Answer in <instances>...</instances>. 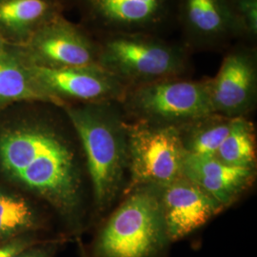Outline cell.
<instances>
[{
  "label": "cell",
  "mask_w": 257,
  "mask_h": 257,
  "mask_svg": "<svg viewBox=\"0 0 257 257\" xmlns=\"http://www.w3.org/2000/svg\"><path fill=\"white\" fill-rule=\"evenodd\" d=\"M21 101L53 104L37 86L21 48L6 44L0 52V109Z\"/></svg>",
  "instance_id": "15"
},
{
  "label": "cell",
  "mask_w": 257,
  "mask_h": 257,
  "mask_svg": "<svg viewBox=\"0 0 257 257\" xmlns=\"http://www.w3.org/2000/svg\"><path fill=\"white\" fill-rule=\"evenodd\" d=\"M213 113L247 117L257 100V48L240 41L230 47L219 71L211 78Z\"/></svg>",
  "instance_id": "10"
},
{
  "label": "cell",
  "mask_w": 257,
  "mask_h": 257,
  "mask_svg": "<svg viewBox=\"0 0 257 257\" xmlns=\"http://www.w3.org/2000/svg\"><path fill=\"white\" fill-rule=\"evenodd\" d=\"M65 7L64 0H0V37L8 45L24 46Z\"/></svg>",
  "instance_id": "14"
},
{
  "label": "cell",
  "mask_w": 257,
  "mask_h": 257,
  "mask_svg": "<svg viewBox=\"0 0 257 257\" xmlns=\"http://www.w3.org/2000/svg\"><path fill=\"white\" fill-rule=\"evenodd\" d=\"M176 28L192 54L221 51L240 40L226 0H179Z\"/></svg>",
  "instance_id": "11"
},
{
  "label": "cell",
  "mask_w": 257,
  "mask_h": 257,
  "mask_svg": "<svg viewBox=\"0 0 257 257\" xmlns=\"http://www.w3.org/2000/svg\"><path fill=\"white\" fill-rule=\"evenodd\" d=\"M182 175L198 185L224 210L252 186L255 169L226 165L213 156L187 155Z\"/></svg>",
  "instance_id": "13"
},
{
  "label": "cell",
  "mask_w": 257,
  "mask_h": 257,
  "mask_svg": "<svg viewBox=\"0 0 257 257\" xmlns=\"http://www.w3.org/2000/svg\"><path fill=\"white\" fill-rule=\"evenodd\" d=\"M126 198L96 232L89 257H164L169 237L160 188L140 187Z\"/></svg>",
  "instance_id": "3"
},
{
  "label": "cell",
  "mask_w": 257,
  "mask_h": 257,
  "mask_svg": "<svg viewBox=\"0 0 257 257\" xmlns=\"http://www.w3.org/2000/svg\"><path fill=\"white\" fill-rule=\"evenodd\" d=\"M98 65L127 88L158 80L185 77L192 68V53L183 44L149 34H118L97 37Z\"/></svg>",
  "instance_id": "4"
},
{
  "label": "cell",
  "mask_w": 257,
  "mask_h": 257,
  "mask_svg": "<svg viewBox=\"0 0 257 257\" xmlns=\"http://www.w3.org/2000/svg\"><path fill=\"white\" fill-rule=\"evenodd\" d=\"M61 244V239H48L44 242L24 249L14 257H55Z\"/></svg>",
  "instance_id": "21"
},
{
  "label": "cell",
  "mask_w": 257,
  "mask_h": 257,
  "mask_svg": "<svg viewBox=\"0 0 257 257\" xmlns=\"http://www.w3.org/2000/svg\"><path fill=\"white\" fill-rule=\"evenodd\" d=\"M62 109L81 141L98 211L124 191L128 172L126 115L118 101L66 104Z\"/></svg>",
  "instance_id": "2"
},
{
  "label": "cell",
  "mask_w": 257,
  "mask_h": 257,
  "mask_svg": "<svg viewBox=\"0 0 257 257\" xmlns=\"http://www.w3.org/2000/svg\"><path fill=\"white\" fill-rule=\"evenodd\" d=\"M119 103L131 119L179 127L213 113L211 78L174 77L130 87Z\"/></svg>",
  "instance_id": "5"
},
{
  "label": "cell",
  "mask_w": 257,
  "mask_h": 257,
  "mask_svg": "<svg viewBox=\"0 0 257 257\" xmlns=\"http://www.w3.org/2000/svg\"><path fill=\"white\" fill-rule=\"evenodd\" d=\"M43 222L34 205L20 193L0 186V244L26 233H38Z\"/></svg>",
  "instance_id": "16"
},
{
  "label": "cell",
  "mask_w": 257,
  "mask_h": 257,
  "mask_svg": "<svg viewBox=\"0 0 257 257\" xmlns=\"http://www.w3.org/2000/svg\"><path fill=\"white\" fill-rule=\"evenodd\" d=\"M96 37L118 34L165 37L176 28L179 0H64Z\"/></svg>",
  "instance_id": "7"
},
{
  "label": "cell",
  "mask_w": 257,
  "mask_h": 257,
  "mask_svg": "<svg viewBox=\"0 0 257 257\" xmlns=\"http://www.w3.org/2000/svg\"><path fill=\"white\" fill-rule=\"evenodd\" d=\"M226 165L256 168V139L253 123L247 117H234L230 132L213 156Z\"/></svg>",
  "instance_id": "18"
},
{
  "label": "cell",
  "mask_w": 257,
  "mask_h": 257,
  "mask_svg": "<svg viewBox=\"0 0 257 257\" xmlns=\"http://www.w3.org/2000/svg\"><path fill=\"white\" fill-rule=\"evenodd\" d=\"M5 45H6V43L2 40V38L0 37V52L3 50V48L5 47Z\"/></svg>",
  "instance_id": "22"
},
{
  "label": "cell",
  "mask_w": 257,
  "mask_h": 257,
  "mask_svg": "<svg viewBox=\"0 0 257 257\" xmlns=\"http://www.w3.org/2000/svg\"><path fill=\"white\" fill-rule=\"evenodd\" d=\"M48 239L41 238L38 233H26L0 244V257H14L24 249Z\"/></svg>",
  "instance_id": "20"
},
{
  "label": "cell",
  "mask_w": 257,
  "mask_h": 257,
  "mask_svg": "<svg viewBox=\"0 0 257 257\" xmlns=\"http://www.w3.org/2000/svg\"><path fill=\"white\" fill-rule=\"evenodd\" d=\"M31 71L40 90L60 108L66 104L120 102L127 90L117 77L98 64L65 69L31 64Z\"/></svg>",
  "instance_id": "9"
},
{
  "label": "cell",
  "mask_w": 257,
  "mask_h": 257,
  "mask_svg": "<svg viewBox=\"0 0 257 257\" xmlns=\"http://www.w3.org/2000/svg\"><path fill=\"white\" fill-rule=\"evenodd\" d=\"M237 27L240 41L256 45L257 0H226Z\"/></svg>",
  "instance_id": "19"
},
{
  "label": "cell",
  "mask_w": 257,
  "mask_h": 257,
  "mask_svg": "<svg viewBox=\"0 0 257 257\" xmlns=\"http://www.w3.org/2000/svg\"><path fill=\"white\" fill-rule=\"evenodd\" d=\"M160 201L172 243L187 237L224 211L198 185L183 175L160 188Z\"/></svg>",
  "instance_id": "12"
},
{
  "label": "cell",
  "mask_w": 257,
  "mask_h": 257,
  "mask_svg": "<svg viewBox=\"0 0 257 257\" xmlns=\"http://www.w3.org/2000/svg\"><path fill=\"white\" fill-rule=\"evenodd\" d=\"M128 183L124 194L140 187L163 188L182 175L187 152L177 126L126 122Z\"/></svg>",
  "instance_id": "6"
},
{
  "label": "cell",
  "mask_w": 257,
  "mask_h": 257,
  "mask_svg": "<svg viewBox=\"0 0 257 257\" xmlns=\"http://www.w3.org/2000/svg\"><path fill=\"white\" fill-rule=\"evenodd\" d=\"M28 62L44 69H65L98 64V38L83 25L55 18L20 47Z\"/></svg>",
  "instance_id": "8"
},
{
  "label": "cell",
  "mask_w": 257,
  "mask_h": 257,
  "mask_svg": "<svg viewBox=\"0 0 257 257\" xmlns=\"http://www.w3.org/2000/svg\"><path fill=\"white\" fill-rule=\"evenodd\" d=\"M230 117L211 113L179 126L184 148L188 155L214 156L230 132Z\"/></svg>",
  "instance_id": "17"
},
{
  "label": "cell",
  "mask_w": 257,
  "mask_h": 257,
  "mask_svg": "<svg viewBox=\"0 0 257 257\" xmlns=\"http://www.w3.org/2000/svg\"><path fill=\"white\" fill-rule=\"evenodd\" d=\"M0 175L81 227L82 175L72 143L53 121L27 115L0 124Z\"/></svg>",
  "instance_id": "1"
}]
</instances>
